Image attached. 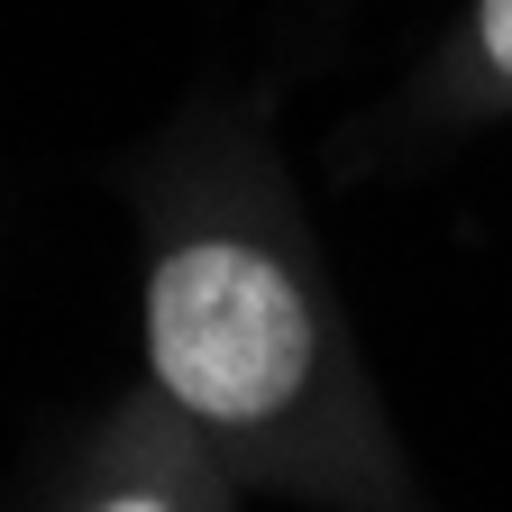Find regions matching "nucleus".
<instances>
[{
    "label": "nucleus",
    "mask_w": 512,
    "mask_h": 512,
    "mask_svg": "<svg viewBox=\"0 0 512 512\" xmlns=\"http://www.w3.org/2000/svg\"><path fill=\"white\" fill-rule=\"evenodd\" d=\"M147 394L238 485L330 512H421L348 330L266 229H183L147 266Z\"/></svg>",
    "instance_id": "1"
},
{
    "label": "nucleus",
    "mask_w": 512,
    "mask_h": 512,
    "mask_svg": "<svg viewBox=\"0 0 512 512\" xmlns=\"http://www.w3.org/2000/svg\"><path fill=\"white\" fill-rule=\"evenodd\" d=\"M229 494H238V476L147 394V403H128L119 430L101 439L92 485H83L74 512H229Z\"/></svg>",
    "instance_id": "2"
},
{
    "label": "nucleus",
    "mask_w": 512,
    "mask_h": 512,
    "mask_svg": "<svg viewBox=\"0 0 512 512\" xmlns=\"http://www.w3.org/2000/svg\"><path fill=\"white\" fill-rule=\"evenodd\" d=\"M476 64L512 92V0H476Z\"/></svg>",
    "instance_id": "3"
}]
</instances>
